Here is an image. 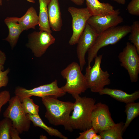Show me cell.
Instances as JSON below:
<instances>
[{
	"mask_svg": "<svg viewBox=\"0 0 139 139\" xmlns=\"http://www.w3.org/2000/svg\"><path fill=\"white\" fill-rule=\"evenodd\" d=\"M75 100L72 113L70 117L69 126L74 129L84 131L92 127L91 116L95 104V99L79 95L73 97Z\"/></svg>",
	"mask_w": 139,
	"mask_h": 139,
	"instance_id": "cell-1",
	"label": "cell"
},
{
	"mask_svg": "<svg viewBox=\"0 0 139 139\" xmlns=\"http://www.w3.org/2000/svg\"><path fill=\"white\" fill-rule=\"evenodd\" d=\"M41 98L42 103L46 108L45 117L49 122L55 126L62 125L65 130L72 132L68 121L74 103L60 101L57 98L49 97Z\"/></svg>",
	"mask_w": 139,
	"mask_h": 139,
	"instance_id": "cell-2",
	"label": "cell"
},
{
	"mask_svg": "<svg viewBox=\"0 0 139 139\" xmlns=\"http://www.w3.org/2000/svg\"><path fill=\"white\" fill-rule=\"evenodd\" d=\"M131 31V26H117L98 34L94 44L88 51V66H91V63L97 55L98 53L101 48L116 44L130 33Z\"/></svg>",
	"mask_w": 139,
	"mask_h": 139,
	"instance_id": "cell-3",
	"label": "cell"
},
{
	"mask_svg": "<svg viewBox=\"0 0 139 139\" xmlns=\"http://www.w3.org/2000/svg\"><path fill=\"white\" fill-rule=\"evenodd\" d=\"M79 64L73 62L61 72L63 78L66 80L65 85L61 88L73 97L84 93L88 89L84 75Z\"/></svg>",
	"mask_w": 139,
	"mask_h": 139,
	"instance_id": "cell-4",
	"label": "cell"
},
{
	"mask_svg": "<svg viewBox=\"0 0 139 139\" xmlns=\"http://www.w3.org/2000/svg\"><path fill=\"white\" fill-rule=\"evenodd\" d=\"M102 56V55L96 56L93 66H87L86 68L84 76L88 88L93 92L99 93L105 86L111 83L110 74L107 71L102 70L101 67Z\"/></svg>",
	"mask_w": 139,
	"mask_h": 139,
	"instance_id": "cell-5",
	"label": "cell"
},
{
	"mask_svg": "<svg viewBox=\"0 0 139 139\" xmlns=\"http://www.w3.org/2000/svg\"><path fill=\"white\" fill-rule=\"evenodd\" d=\"M8 102V105L3 113L4 117L9 118L11 120L13 126L20 134L28 132L31 121L24 112L18 97L15 95L10 98Z\"/></svg>",
	"mask_w": 139,
	"mask_h": 139,
	"instance_id": "cell-6",
	"label": "cell"
},
{
	"mask_svg": "<svg viewBox=\"0 0 139 139\" xmlns=\"http://www.w3.org/2000/svg\"><path fill=\"white\" fill-rule=\"evenodd\" d=\"M120 65L127 70L132 82H136L139 74V56L135 46L129 42L118 56Z\"/></svg>",
	"mask_w": 139,
	"mask_h": 139,
	"instance_id": "cell-7",
	"label": "cell"
},
{
	"mask_svg": "<svg viewBox=\"0 0 139 139\" xmlns=\"http://www.w3.org/2000/svg\"><path fill=\"white\" fill-rule=\"evenodd\" d=\"M66 92L58 87V81L55 80L51 83L28 90L20 87H16L14 93L20 100L26 97L34 96L40 97H49L58 98L65 95Z\"/></svg>",
	"mask_w": 139,
	"mask_h": 139,
	"instance_id": "cell-8",
	"label": "cell"
},
{
	"mask_svg": "<svg viewBox=\"0 0 139 139\" xmlns=\"http://www.w3.org/2000/svg\"><path fill=\"white\" fill-rule=\"evenodd\" d=\"M28 37V41L26 46L31 49L37 57H41L55 41L51 33L43 31H34L29 34Z\"/></svg>",
	"mask_w": 139,
	"mask_h": 139,
	"instance_id": "cell-9",
	"label": "cell"
},
{
	"mask_svg": "<svg viewBox=\"0 0 139 139\" xmlns=\"http://www.w3.org/2000/svg\"><path fill=\"white\" fill-rule=\"evenodd\" d=\"M68 10L72 18L73 32L69 43L70 45H73L77 43L88 20L92 15L86 7L79 8L71 6L68 8Z\"/></svg>",
	"mask_w": 139,
	"mask_h": 139,
	"instance_id": "cell-10",
	"label": "cell"
},
{
	"mask_svg": "<svg viewBox=\"0 0 139 139\" xmlns=\"http://www.w3.org/2000/svg\"><path fill=\"white\" fill-rule=\"evenodd\" d=\"M91 123L97 133L107 130L115 125L108 105L101 102L95 104L92 113Z\"/></svg>",
	"mask_w": 139,
	"mask_h": 139,
	"instance_id": "cell-11",
	"label": "cell"
},
{
	"mask_svg": "<svg viewBox=\"0 0 139 139\" xmlns=\"http://www.w3.org/2000/svg\"><path fill=\"white\" fill-rule=\"evenodd\" d=\"M98 35L94 29L87 22L77 43V55L82 71L86 64L85 54L94 44Z\"/></svg>",
	"mask_w": 139,
	"mask_h": 139,
	"instance_id": "cell-12",
	"label": "cell"
},
{
	"mask_svg": "<svg viewBox=\"0 0 139 139\" xmlns=\"http://www.w3.org/2000/svg\"><path fill=\"white\" fill-rule=\"evenodd\" d=\"M119 9L116 10L113 14L103 16H92L87 22L98 34L110 28L117 26L123 21L119 14Z\"/></svg>",
	"mask_w": 139,
	"mask_h": 139,
	"instance_id": "cell-13",
	"label": "cell"
},
{
	"mask_svg": "<svg viewBox=\"0 0 139 139\" xmlns=\"http://www.w3.org/2000/svg\"><path fill=\"white\" fill-rule=\"evenodd\" d=\"M19 18L16 17H7L4 20L9 32L7 36L4 40L9 43L12 49L16 46L20 34L24 31L22 26L18 22Z\"/></svg>",
	"mask_w": 139,
	"mask_h": 139,
	"instance_id": "cell-14",
	"label": "cell"
},
{
	"mask_svg": "<svg viewBox=\"0 0 139 139\" xmlns=\"http://www.w3.org/2000/svg\"><path fill=\"white\" fill-rule=\"evenodd\" d=\"M48 10L50 28L54 31H60L63 24L58 0H50L48 5Z\"/></svg>",
	"mask_w": 139,
	"mask_h": 139,
	"instance_id": "cell-15",
	"label": "cell"
},
{
	"mask_svg": "<svg viewBox=\"0 0 139 139\" xmlns=\"http://www.w3.org/2000/svg\"><path fill=\"white\" fill-rule=\"evenodd\" d=\"M98 93L100 95H108L116 100L126 104L135 102L139 98L138 90L129 94L121 90L105 88Z\"/></svg>",
	"mask_w": 139,
	"mask_h": 139,
	"instance_id": "cell-16",
	"label": "cell"
},
{
	"mask_svg": "<svg viewBox=\"0 0 139 139\" xmlns=\"http://www.w3.org/2000/svg\"><path fill=\"white\" fill-rule=\"evenodd\" d=\"M86 8L92 16H103L110 14L116 11L108 3H101L98 0H85Z\"/></svg>",
	"mask_w": 139,
	"mask_h": 139,
	"instance_id": "cell-17",
	"label": "cell"
},
{
	"mask_svg": "<svg viewBox=\"0 0 139 139\" xmlns=\"http://www.w3.org/2000/svg\"><path fill=\"white\" fill-rule=\"evenodd\" d=\"M18 22L22 26L24 31L35 29L36 26L39 25V20L38 15L34 8L33 6L29 8L24 15L19 18Z\"/></svg>",
	"mask_w": 139,
	"mask_h": 139,
	"instance_id": "cell-18",
	"label": "cell"
},
{
	"mask_svg": "<svg viewBox=\"0 0 139 139\" xmlns=\"http://www.w3.org/2000/svg\"><path fill=\"white\" fill-rule=\"evenodd\" d=\"M39 13L38 15L39 29L51 33L48 17V6L50 0H38Z\"/></svg>",
	"mask_w": 139,
	"mask_h": 139,
	"instance_id": "cell-19",
	"label": "cell"
},
{
	"mask_svg": "<svg viewBox=\"0 0 139 139\" xmlns=\"http://www.w3.org/2000/svg\"><path fill=\"white\" fill-rule=\"evenodd\" d=\"M28 118L32 121L34 126L40 127L51 136L58 137L63 139H67L68 137L63 135L58 130L47 125L42 121L39 115H32L26 114Z\"/></svg>",
	"mask_w": 139,
	"mask_h": 139,
	"instance_id": "cell-20",
	"label": "cell"
},
{
	"mask_svg": "<svg viewBox=\"0 0 139 139\" xmlns=\"http://www.w3.org/2000/svg\"><path fill=\"white\" fill-rule=\"evenodd\" d=\"M124 124V123L121 121L99 133L102 139H122Z\"/></svg>",
	"mask_w": 139,
	"mask_h": 139,
	"instance_id": "cell-21",
	"label": "cell"
},
{
	"mask_svg": "<svg viewBox=\"0 0 139 139\" xmlns=\"http://www.w3.org/2000/svg\"><path fill=\"white\" fill-rule=\"evenodd\" d=\"M125 112L126 115V121L124 125L123 130L124 132L131 123L139 115V102H131L126 104Z\"/></svg>",
	"mask_w": 139,
	"mask_h": 139,
	"instance_id": "cell-22",
	"label": "cell"
},
{
	"mask_svg": "<svg viewBox=\"0 0 139 139\" xmlns=\"http://www.w3.org/2000/svg\"><path fill=\"white\" fill-rule=\"evenodd\" d=\"M23 109L26 114L39 115V106L34 103L33 100L29 97H26L20 101Z\"/></svg>",
	"mask_w": 139,
	"mask_h": 139,
	"instance_id": "cell-23",
	"label": "cell"
},
{
	"mask_svg": "<svg viewBox=\"0 0 139 139\" xmlns=\"http://www.w3.org/2000/svg\"><path fill=\"white\" fill-rule=\"evenodd\" d=\"M131 33L129 37V40L135 47L138 53L139 54V22H134L131 26Z\"/></svg>",
	"mask_w": 139,
	"mask_h": 139,
	"instance_id": "cell-24",
	"label": "cell"
},
{
	"mask_svg": "<svg viewBox=\"0 0 139 139\" xmlns=\"http://www.w3.org/2000/svg\"><path fill=\"white\" fill-rule=\"evenodd\" d=\"M12 126L11 120L4 118L0 121V139H11L10 131Z\"/></svg>",
	"mask_w": 139,
	"mask_h": 139,
	"instance_id": "cell-25",
	"label": "cell"
},
{
	"mask_svg": "<svg viewBox=\"0 0 139 139\" xmlns=\"http://www.w3.org/2000/svg\"><path fill=\"white\" fill-rule=\"evenodd\" d=\"M127 9L130 14L139 15V0H131L128 5Z\"/></svg>",
	"mask_w": 139,
	"mask_h": 139,
	"instance_id": "cell-26",
	"label": "cell"
},
{
	"mask_svg": "<svg viewBox=\"0 0 139 139\" xmlns=\"http://www.w3.org/2000/svg\"><path fill=\"white\" fill-rule=\"evenodd\" d=\"M97 134L93 128L87 129L79 133L80 135L76 139H92L93 137Z\"/></svg>",
	"mask_w": 139,
	"mask_h": 139,
	"instance_id": "cell-27",
	"label": "cell"
},
{
	"mask_svg": "<svg viewBox=\"0 0 139 139\" xmlns=\"http://www.w3.org/2000/svg\"><path fill=\"white\" fill-rule=\"evenodd\" d=\"M10 99L9 92L4 90L0 92V114L2 107L8 102Z\"/></svg>",
	"mask_w": 139,
	"mask_h": 139,
	"instance_id": "cell-28",
	"label": "cell"
},
{
	"mask_svg": "<svg viewBox=\"0 0 139 139\" xmlns=\"http://www.w3.org/2000/svg\"><path fill=\"white\" fill-rule=\"evenodd\" d=\"M10 71L9 68H8L5 71H2L0 73V88L5 87L7 85L8 82L7 75Z\"/></svg>",
	"mask_w": 139,
	"mask_h": 139,
	"instance_id": "cell-29",
	"label": "cell"
},
{
	"mask_svg": "<svg viewBox=\"0 0 139 139\" xmlns=\"http://www.w3.org/2000/svg\"><path fill=\"white\" fill-rule=\"evenodd\" d=\"M19 133L17 130L13 126L11 127L10 131V135L11 139H21L19 135Z\"/></svg>",
	"mask_w": 139,
	"mask_h": 139,
	"instance_id": "cell-30",
	"label": "cell"
},
{
	"mask_svg": "<svg viewBox=\"0 0 139 139\" xmlns=\"http://www.w3.org/2000/svg\"><path fill=\"white\" fill-rule=\"evenodd\" d=\"M6 59V56L5 53L0 50V65H4Z\"/></svg>",
	"mask_w": 139,
	"mask_h": 139,
	"instance_id": "cell-31",
	"label": "cell"
},
{
	"mask_svg": "<svg viewBox=\"0 0 139 139\" xmlns=\"http://www.w3.org/2000/svg\"><path fill=\"white\" fill-rule=\"evenodd\" d=\"M75 4L78 6L82 5L85 0H70Z\"/></svg>",
	"mask_w": 139,
	"mask_h": 139,
	"instance_id": "cell-32",
	"label": "cell"
},
{
	"mask_svg": "<svg viewBox=\"0 0 139 139\" xmlns=\"http://www.w3.org/2000/svg\"><path fill=\"white\" fill-rule=\"evenodd\" d=\"M117 3L122 5L126 3V0H111Z\"/></svg>",
	"mask_w": 139,
	"mask_h": 139,
	"instance_id": "cell-33",
	"label": "cell"
},
{
	"mask_svg": "<svg viewBox=\"0 0 139 139\" xmlns=\"http://www.w3.org/2000/svg\"><path fill=\"white\" fill-rule=\"evenodd\" d=\"M102 137L101 136L99 135H97V134L95 135L93 137L92 139H102Z\"/></svg>",
	"mask_w": 139,
	"mask_h": 139,
	"instance_id": "cell-34",
	"label": "cell"
},
{
	"mask_svg": "<svg viewBox=\"0 0 139 139\" xmlns=\"http://www.w3.org/2000/svg\"><path fill=\"white\" fill-rule=\"evenodd\" d=\"M4 69V67L3 65H0V73Z\"/></svg>",
	"mask_w": 139,
	"mask_h": 139,
	"instance_id": "cell-35",
	"label": "cell"
},
{
	"mask_svg": "<svg viewBox=\"0 0 139 139\" xmlns=\"http://www.w3.org/2000/svg\"><path fill=\"white\" fill-rule=\"evenodd\" d=\"M27 1L32 3H34L35 2L34 0H26Z\"/></svg>",
	"mask_w": 139,
	"mask_h": 139,
	"instance_id": "cell-36",
	"label": "cell"
},
{
	"mask_svg": "<svg viewBox=\"0 0 139 139\" xmlns=\"http://www.w3.org/2000/svg\"><path fill=\"white\" fill-rule=\"evenodd\" d=\"M45 138H46L47 137L46 136H44L43 135H41L40 136V138L41 139H45Z\"/></svg>",
	"mask_w": 139,
	"mask_h": 139,
	"instance_id": "cell-37",
	"label": "cell"
},
{
	"mask_svg": "<svg viewBox=\"0 0 139 139\" xmlns=\"http://www.w3.org/2000/svg\"><path fill=\"white\" fill-rule=\"evenodd\" d=\"M2 0H0V6H2Z\"/></svg>",
	"mask_w": 139,
	"mask_h": 139,
	"instance_id": "cell-38",
	"label": "cell"
},
{
	"mask_svg": "<svg viewBox=\"0 0 139 139\" xmlns=\"http://www.w3.org/2000/svg\"><path fill=\"white\" fill-rule=\"evenodd\" d=\"M6 0V1H9V0Z\"/></svg>",
	"mask_w": 139,
	"mask_h": 139,
	"instance_id": "cell-39",
	"label": "cell"
}]
</instances>
